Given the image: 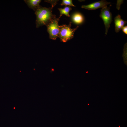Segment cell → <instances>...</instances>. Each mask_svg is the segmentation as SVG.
Returning <instances> with one entry per match:
<instances>
[{
    "label": "cell",
    "instance_id": "obj_3",
    "mask_svg": "<svg viewBox=\"0 0 127 127\" xmlns=\"http://www.w3.org/2000/svg\"><path fill=\"white\" fill-rule=\"evenodd\" d=\"M59 20V18H56L46 26L47 31L49 34L50 39L56 40L58 37L60 26L58 23Z\"/></svg>",
    "mask_w": 127,
    "mask_h": 127
},
{
    "label": "cell",
    "instance_id": "obj_4",
    "mask_svg": "<svg viewBox=\"0 0 127 127\" xmlns=\"http://www.w3.org/2000/svg\"><path fill=\"white\" fill-rule=\"evenodd\" d=\"M110 7L106 6L101 10L99 16L103 20L105 28V34L107 35L110 24L112 21V15L110 10Z\"/></svg>",
    "mask_w": 127,
    "mask_h": 127
},
{
    "label": "cell",
    "instance_id": "obj_5",
    "mask_svg": "<svg viewBox=\"0 0 127 127\" xmlns=\"http://www.w3.org/2000/svg\"><path fill=\"white\" fill-rule=\"evenodd\" d=\"M111 3L108 2L106 0H103L87 5H82L81 8L89 10H95L99 8H102L106 6Z\"/></svg>",
    "mask_w": 127,
    "mask_h": 127
},
{
    "label": "cell",
    "instance_id": "obj_1",
    "mask_svg": "<svg viewBox=\"0 0 127 127\" xmlns=\"http://www.w3.org/2000/svg\"><path fill=\"white\" fill-rule=\"evenodd\" d=\"M54 6L49 8L40 6L35 11L36 15V27L43 25L46 26L56 18V16L52 13V9Z\"/></svg>",
    "mask_w": 127,
    "mask_h": 127
},
{
    "label": "cell",
    "instance_id": "obj_2",
    "mask_svg": "<svg viewBox=\"0 0 127 127\" xmlns=\"http://www.w3.org/2000/svg\"><path fill=\"white\" fill-rule=\"evenodd\" d=\"M71 22H70L68 25L63 24L60 26V31L58 37L62 42H66L72 38L74 36L75 31L79 27L77 26L76 28H71Z\"/></svg>",
    "mask_w": 127,
    "mask_h": 127
},
{
    "label": "cell",
    "instance_id": "obj_8",
    "mask_svg": "<svg viewBox=\"0 0 127 127\" xmlns=\"http://www.w3.org/2000/svg\"><path fill=\"white\" fill-rule=\"evenodd\" d=\"M72 19L75 23L79 24L83 22L84 20V18L81 14L79 13L76 12L72 15Z\"/></svg>",
    "mask_w": 127,
    "mask_h": 127
},
{
    "label": "cell",
    "instance_id": "obj_9",
    "mask_svg": "<svg viewBox=\"0 0 127 127\" xmlns=\"http://www.w3.org/2000/svg\"><path fill=\"white\" fill-rule=\"evenodd\" d=\"M58 9L59 10L60 13V17L59 18V19L63 14L67 16H70L69 13V12L72 10V8L70 6H66L64 8H59Z\"/></svg>",
    "mask_w": 127,
    "mask_h": 127
},
{
    "label": "cell",
    "instance_id": "obj_6",
    "mask_svg": "<svg viewBox=\"0 0 127 127\" xmlns=\"http://www.w3.org/2000/svg\"><path fill=\"white\" fill-rule=\"evenodd\" d=\"M115 26V31L116 32H118L122 29L124 25L127 23L121 19V16L119 15H118L114 18Z\"/></svg>",
    "mask_w": 127,
    "mask_h": 127
},
{
    "label": "cell",
    "instance_id": "obj_10",
    "mask_svg": "<svg viewBox=\"0 0 127 127\" xmlns=\"http://www.w3.org/2000/svg\"><path fill=\"white\" fill-rule=\"evenodd\" d=\"M61 5H68L71 6L75 7L73 4L72 0H63L61 4Z\"/></svg>",
    "mask_w": 127,
    "mask_h": 127
},
{
    "label": "cell",
    "instance_id": "obj_12",
    "mask_svg": "<svg viewBox=\"0 0 127 127\" xmlns=\"http://www.w3.org/2000/svg\"><path fill=\"white\" fill-rule=\"evenodd\" d=\"M123 31L126 34H127V26H124L122 29Z\"/></svg>",
    "mask_w": 127,
    "mask_h": 127
},
{
    "label": "cell",
    "instance_id": "obj_11",
    "mask_svg": "<svg viewBox=\"0 0 127 127\" xmlns=\"http://www.w3.org/2000/svg\"><path fill=\"white\" fill-rule=\"evenodd\" d=\"M124 63L127 65V44L126 43L123 49V55Z\"/></svg>",
    "mask_w": 127,
    "mask_h": 127
},
{
    "label": "cell",
    "instance_id": "obj_7",
    "mask_svg": "<svg viewBox=\"0 0 127 127\" xmlns=\"http://www.w3.org/2000/svg\"><path fill=\"white\" fill-rule=\"evenodd\" d=\"M41 0H25L24 1L30 8L35 11L40 6Z\"/></svg>",
    "mask_w": 127,
    "mask_h": 127
}]
</instances>
